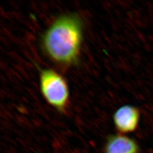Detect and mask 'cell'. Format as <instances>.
Wrapping results in <instances>:
<instances>
[{
  "mask_svg": "<svg viewBox=\"0 0 153 153\" xmlns=\"http://www.w3.org/2000/svg\"><path fill=\"white\" fill-rule=\"evenodd\" d=\"M82 22L76 15H64L56 19L42 38L46 54L63 65L76 64L82 43Z\"/></svg>",
  "mask_w": 153,
  "mask_h": 153,
  "instance_id": "cell-1",
  "label": "cell"
},
{
  "mask_svg": "<svg viewBox=\"0 0 153 153\" xmlns=\"http://www.w3.org/2000/svg\"><path fill=\"white\" fill-rule=\"evenodd\" d=\"M41 92L46 101L60 112H64L68 104L69 93L65 79L53 70L40 71Z\"/></svg>",
  "mask_w": 153,
  "mask_h": 153,
  "instance_id": "cell-2",
  "label": "cell"
},
{
  "mask_svg": "<svg viewBox=\"0 0 153 153\" xmlns=\"http://www.w3.org/2000/svg\"><path fill=\"white\" fill-rule=\"evenodd\" d=\"M140 119V112L136 107L126 105L117 109L114 115V122L121 134H126L137 129Z\"/></svg>",
  "mask_w": 153,
  "mask_h": 153,
  "instance_id": "cell-3",
  "label": "cell"
},
{
  "mask_svg": "<svg viewBox=\"0 0 153 153\" xmlns=\"http://www.w3.org/2000/svg\"><path fill=\"white\" fill-rule=\"evenodd\" d=\"M138 145L133 139L123 134L111 135L105 145V153H138Z\"/></svg>",
  "mask_w": 153,
  "mask_h": 153,
  "instance_id": "cell-4",
  "label": "cell"
}]
</instances>
